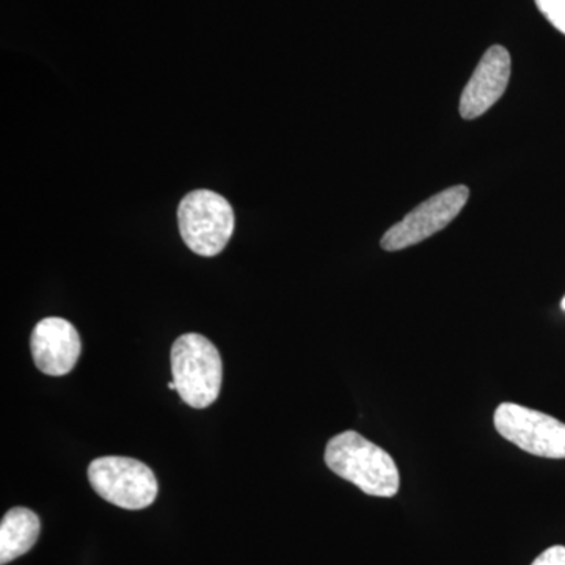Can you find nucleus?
Wrapping results in <instances>:
<instances>
[{
    "label": "nucleus",
    "instance_id": "nucleus-1",
    "mask_svg": "<svg viewBox=\"0 0 565 565\" xmlns=\"http://www.w3.org/2000/svg\"><path fill=\"white\" fill-rule=\"evenodd\" d=\"M323 459L334 475L371 497L392 498L399 492V470L393 457L359 433L348 430L333 437Z\"/></svg>",
    "mask_w": 565,
    "mask_h": 565
},
{
    "label": "nucleus",
    "instance_id": "nucleus-2",
    "mask_svg": "<svg viewBox=\"0 0 565 565\" xmlns=\"http://www.w3.org/2000/svg\"><path fill=\"white\" fill-rule=\"evenodd\" d=\"M172 373L182 403L206 408L217 401L223 366L217 348L202 334H182L172 348Z\"/></svg>",
    "mask_w": 565,
    "mask_h": 565
},
{
    "label": "nucleus",
    "instance_id": "nucleus-6",
    "mask_svg": "<svg viewBox=\"0 0 565 565\" xmlns=\"http://www.w3.org/2000/svg\"><path fill=\"white\" fill-rule=\"evenodd\" d=\"M468 199L470 189L467 185H455L430 196L384 234L381 241L382 248L386 252H399L429 239L455 221Z\"/></svg>",
    "mask_w": 565,
    "mask_h": 565
},
{
    "label": "nucleus",
    "instance_id": "nucleus-12",
    "mask_svg": "<svg viewBox=\"0 0 565 565\" xmlns=\"http://www.w3.org/2000/svg\"><path fill=\"white\" fill-rule=\"evenodd\" d=\"M167 386H169V390H174V392H177V384H174L173 381L169 382V385H167Z\"/></svg>",
    "mask_w": 565,
    "mask_h": 565
},
{
    "label": "nucleus",
    "instance_id": "nucleus-4",
    "mask_svg": "<svg viewBox=\"0 0 565 565\" xmlns=\"http://www.w3.org/2000/svg\"><path fill=\"white\" fill-rule=\"evenodd\" d=\"M88 479L103 500L128 511L148 508L159 493L158 478L151 468L131 457L107 456L93 460Z\"/></svg>",
    "mask_w": 565,
    "mask_h": 565
},
{
    "label": "nucleus",
    "instance_id": "nucleus-7",
    "mask_svg": "<svg viewBox=\"0 0 565 565\" xmlns=\"http://www.w3.org/2000/svg\"><path fill=\"white\" fill-rule=\"evenodd\" d=\"M511 54L500 44H494L482 55L473 76L460 96V115L465 120H475L500 102L511 81Z\"/></svg>",
    "mask_w": 565,
    "mask_h": 565
},
{
    "label": "nucleus",
    "instance_id": "nucleus-8",
    "mask_svg": "<svg viewBox=\"0 0 565 565\" xmlns=\"http://www.w3.org/2000/svg\"><path fill=\"white\" fill-rule=\"evenodd\" d=\"M33 362L41 373L61 377L76 366L82 341L76 327L62 318H46L36 323L31 337Z\"/></svg>",
    "mask_w": 565,
    "mask_h": 565
},
{
    "label": "nucleus",
    "instance_id": "nucleus-5",
    "mask_svg": "<svg viewBox=\"0 0 565 565\" xmlns=\"http://www.w3.org/2000/svg\"><path fill=\"white\" fill-rule=\"evenodd\" d=\"M494 427L505 440L527 455L545 459H565V424L553 416L512 403L494 412Z\"/></svg>",
    "mask_w": 565,
    "mask_h": 565
},
{
    "label": "nucleus",
    "instance_id": "nucleus-13",
    "mask_svg": "<svg viewBox=\"0 0 565 565\" xmlns=\"http://www.w3.org/2000/svg\"><path fill=\"white\" fill-rule=\"evenodd\" d=\"M561 307H563V310L565 311V297L563 299V303H561Z\"/></svg>",
    "mask_w": 565,
    "mask_h": 565
},
{
    "label": "nucleus",
    "instance_id": "nucleus-3",
    "mask_svg": "<svg viewBox=\"0 0 565 565\" xmlns=\"http://www.w3.org/2000/svg\"><path fill=\"white\" fill-rule=\"evenodd\" d=\"M182 241L200 256H215L228 245L234 233V212L217 192L199 189L188 193L178 206Z\"/></svg>",
    "mask_w": 565,
    "mask_h": 565
},
{
    "label": "nucleus",
    "instance_id": "nucleus-9",
    "mask_svg": "<svg viewBox=\"0 0 565 565\" xmlns=\"http://www.w3.org/2000/svg\"><path fill=\"white\" fill-rule=\"evenodd\" d=\"M41 523L31 509L14 508L0 523V564L6 565L25 555L39 541Z\"/></svg>",
    "mask_w": 565,
    "mask_h": 565
},
{
    "label": "nucleus",
    "instance_id": "nucleus-11",
    "mask_svg": "<svg viewBox=\"0 0 565 565\" xmlns=\"http://www.w3.org/2000/svg\"><path fill=\"white\" fill-rule=\"evenodd\" d=\"M531 565H565V546L555 545L545 550Z\"/></svg>",
    "mask_w": 565,
    "mask_h": 565
},
{
    "label": "nucleus",
    "instance_id": "nucleus-10",
    "mask_svg": "<svg viewBox=\"0 0 565 565\" xmlns=\"http://www.w3.org/2000/svg\"><path fill=\"white\" fill-rule=\"evenodd\" d=\"M545 20L565 35V0H534Z\"/></svg>",
    "mask_w": 565,
    "mask_h": 565
}]
</instances>
